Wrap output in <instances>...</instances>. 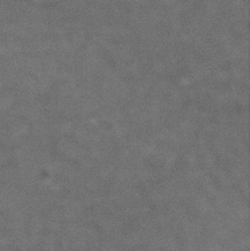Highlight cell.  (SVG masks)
Here are the masks:
<instances>
[]
</instances>
